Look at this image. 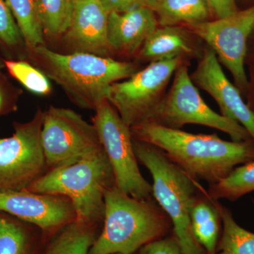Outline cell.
<instances>
[{"mask_svg":"<svg viewBox=\"0 0 254 254\" xmlns=\"http://www.w3.org/2000/svg\"><path fill=\"white\" fill-rule=\"evenodd\" d=\"M132 137L163 150L192 177L214 185L237 165L254 161V141H227L213 134H194L144 122L131 127Z\"/></svg>","mask_w":254,"mask_h":254,"instance_id":"1","label":"cell"},{"mask_svg":"<svg viewBox=\"0 0 254 254\" xmlns=\"http://www.w3.org/2000/svg\"><path fill=\"white\" fill-rule=\"evenodd\" d=\"M33 61L47 77L55 81L80 108L95 110L108 100L113 83L138 71L134 63L109 57L75 52L61 54L39 46L28 50Z\"/></svg>","mask_w":254,"mask_h":254,"instance_id":"2","label":"cell"},{"mask_svg":"<svg viewBox=\"0 0 254 254\" xmlns=\"http://www.w3.org/2000/svg\"><path fill=\"white\" fill-rule=\"evenodd\" d=\"M104 226L89 254H133L168 236L173 223L154 198L139 200L110 187L104 195Z\"/></svg>","mask_w":254,"mask_h":254,"instance_id":"3","label":"cell"},{"mask_svg":"<svg viewBox=\"0 0 254 254\" xmlns=\"http://www.w3.org/2000/svg\"><path fill=\"white\" fill-rule=\"evenodd\" d=\"M133 146L138 162L151 174L153 198L171 220L182 254H207L193 235L190 218L195 200L207 190L158 147L133 138Z\"/></svg>","mask_w":254,"mask_h":254,"instance_id":"4","label":"cell"},{"mask_svg":"<svg viewBox=\"0 0 254 254\" xmlns=\"http://www.w3.org/2000/svg\"><path fill=\"white\" fill-rule=\"evenodd\" d=\"M114 186L113 168L103 147L76 163L48 170L26 190L66 197L76 220L97 225L104 218L105 191Z\"/></svg>","mask_w":254,"mask_h":254,"instance_id":"5","label":"cell"},{"mask_svg":"<svg viewBox=\"0 0 254 254\" xmlns=\"http://www.w3.org/2000/svg\"><path fill=\"white\" fill-rule=\"evenodd\" d=\"M145 122L177 129L190 124L203 125L227 133L233 141L252 140L245 127L213 111L205 103L185 64L177 68L170 91L164 95Z\"/></svg>","mask_w":254,"mask_h":254,"instance_id":"6","label":"cell"},{"mask_svg":"<svg viewBox=\"0 0 254 254\" xmlns=\"http://www.w3.org/2000/svg\"><path fill=\"white\" fill-rule=\"evenodd\" d=\"M95 112L93 124L113 168L115 187L136 199L154 198L152 185L138 168L129 127L108 100L98 105Z\"/></svg>","mask_w":254,"mask_h":254,"instance_id":"7","label":"cell"},{"mask_svg":"<svg viewBox=\"0 0 254 254\" xmlns=\"http://www.w3.org/2000/svg\"><path fill=\"white\" fill-rule=\"evenodd\" d=\"M44 113L38 110L12 136L0 138V192L26 190L47 172L41 142Z\"/></svg>","mask_w":254,"mask_h":254,"instance_id":"8","label":"cell"},{"mask_svg":"<svg viewBox=\"0 0 254 254\" xmlns=\"http://www.w3.org/2000/svg\"><path fill=\"white\" fill-rule=\"evenodd\" d=\"M41 142L50 170L76 163L103 148L93 124L73 110L53 106L44 112Z\"/></svg>","mask_w":254,"mask_h":254,"instance_id":"9","label":"cell"},{"mask_svg":"<svg viewBox=\"0 0 254 254\" xmlns=\"http://www.w3.org/2000/svg\"><path fill=\"white\" fill-rule=\"evenodd\" d=\"M183 58L153 62L123 81L110 87L108 100L127 126L146 121L164 96V91Z\"/></svg>","mask_w":254,"mask_h":254,"instance_id":"10","label":"cell"},{"mask_svg":"<svg viewBox=\"0 0 254 254\" xmlns=\"http://www.w3.org/2000/svg\"><path fill=\"white\" fill-rule=\"evenodd\" d=\"M187 27L215 52L219 62L232 73L239 90L247 91L245 62L247 41L254 29V5L226 17Z\"/></svg>","mask_w":254,"mask_h":254,"instance_id":"11","label":"cell"},{"mask_svg":"<svg viewBox=\"0 0 254 254\" xmlns=\"http://www.w3.org/2000/svg\"><path fill=\"white\" fill-rule=\"evenodd\" d=\"M190 78L195 84L213 97L222 115L245 127L254 141V112L244 101L239 88L225 76L211 48H204L203 56Z\"/></svg>","mask_w":254,"mask_h":254,"instance_id":"12","label":"cell"},{"mask_svg":"<svg viewBox=\"0 0 254 254\" xmlns=\"http://www.w3.org/2000/svg\"><path fill=\"white\" fill-rule=\"evenodd\" d=\"M0 211L33 224L45 231L62 228L76 220L72 205L66 197L28 190L0 192Z\"/></svg>","mask_w":254,"mask_h":254,"instance_id":"13","label":"cell"},{"mask_svg":"<svg viewBox=\"0 0 254 254\" xmlns=\"http://www.w3.org/2000/svg\"><path fill=\"white\" fill-rule=\"evenodd\" d=\"M109 12L100 0H76L69 28L68 43L76 52L108 57L111 54L108 40Z\"/></svg>","mask_w":254,"mask_h":254,"instance_id":"14","label":"cell"},{"mask_svg":"<svg viewBox=\"0 0 254 254\" xmlns=\"http://www.w3.org/2000/svg\"><path fill=\"white\" fill-rule=\"evenodd\" d=\"M159 26L149 6L125 13H109L108 40L111 51L131 55L141 50L145 40Z\"/></svg>","mask_w":254,"mask_h":254,"instance_id":"15","label":"cell"},{"mask_svg":"<svg viewBox=\"0 0 254 254\" xmlns=\"http://www.w3.org/2000/svg\"><path fill=\"white\" fill-rule=\"evenodd\" d=\"M194 53L186 31L179 26H158L145 40L140 55L153 62L183 58Z\"/></svg>","mask_w":254,"mask_h":254,"instance_id":"16","label":"cell"},{"mask_svg":"<svg viewBox=\"0 0 254 254\" xmlns=\"http://www.w3.org/2000/svg\"><path fill=\"white\" fill-rule=\"evenodd\" d=\"M217 200L210 198L208 191L200 195L190 210L193 235L207 254H217L222 232V220Z\"/></svg>","mask_w":254,"mask_h":254,"instance_id":"17","label":"cell"},{"mask_svg":"<svg viewBox=\"0 0 254 254\" xmlns=\"http://www.w3.org/2000/svg\"><path fill=\"white\" fill-rule=\"evenodd\" d=\"M159 26H190L209 21L211 12L206 0H148Z\"/></svg>","mask_w":254,"mask_h":254,"instance_id":"18","label":"cell"},{"mask_svg":"<svg viewBox=\"0 0 254 254\" xmlns=\"http://www.w3.org/2000/svg\"><path fill=\"white\" fill-rule=\"evenodd\" d=\"M95 226L74 220L62 227L44 254H89L95 240Z\"/></svg>","mask_w":254,"mask_h":254,"instance_id":"19","label":"cell"},{"mask_svg":"<svg viewBox=\"0 0 254 254\" xmlns=\"http://www.w3.org/2000/svg\"><path fill=\"white\" fill-rule=\"evenodd\" d=\"M222 220V232L217 254H254V233L237 223L231 210L217 201Z\"/></svg>","mask_w":254,"mask_h":254,"instance_id":"20","label":"cell"},{"mask_svg":"<svg viewBox=\"0 0 254 254\" xmlns=\"http://www.w3.org/2000/svg\"><path fill=\"white\" fill-rule=\"evenodd\" d=\"M28 50L43 46L44 32L36 0H6Z\"/></svg>","mask_w":254,"mask_h":254,"instance_id":"21","label":"cell"},{"mask_svg":"<svg viewBox=\"0 0 254 254\" xmlns=\"http://www.w3.org/2000/svg\"><path fill=\"white\" fill-rule=\"evenodd\" d=\"M207 191L212 199H226L230 201H235L254 191V161L235 168L223 180L209 185Z\"/></svg>","mask_w":254,"mask_h":254,"instance_id":"22","label":"cell"},{"mask_svg":"<svg viewBox=\"0 0 254 254\" xmlns=\"http://www.w3.org/2000/svg\"><path fill=\"white\" fill-rule=\"evenodd\" d=\"M76 0H36L44 34L59 37L69 28Z\"/></svg>","mask_w":254,"mask_h":254,"instance_id":"23","label":"cell"},{"mask_svg":"<svg viewBox=\"0 0 254 254\" xmlns=\"http://www.w3.org/2000/svg\"><path fill=\"white\" fill-rule=\"evenodd\" d=\"M4 67L28 91L39 95L51 93L49 78L46 74L29 63L24 61L4 60Z\"/></svg>","mask_w":254,"mask_h":254,"instance_id":"24","label":"cell"},{"mask_svg":"<svg viewBox=\"0 0 254 254\" xmlns=\"http://www.w3.org/2000/svg\"><path fill=\"white\" fill-rule=\"evenodd\" d=\"M27 234L19 224L0 215V254H27Z\"/></svg>","mask_w":254,"mask_h":254,"instance_id":"25","label":"cell"},{"mask_svg":"<svg viewBox=\"0 0 254 254\" xmlns=\"http://www.w3.org/2000/svg\"><path fill=\"white\" fill-rule=\"evenodd\" d=\"M22 37L6 0H0V42L12 48L21 43Z\"/></svg>","mask_w":254,"mask_h":254,"instance_id":"26","label":"cell"},{"mask_svg":"<svg viewBox=\"0 0 254 254\" xmlns=\"http://www.w3.org/2000/svg\"><path fill=\"white\" fill-rule=\"evenodd\" d=\"M138 254H182L173 232L168 236L153 241L142 247Z\"/></svg>","mask_w":254,"mask_h":254,"instance_id":"27","label":"cell"},{"mask_svg":"<svg viewBox=\"0 0 254 254\" xmlns=\"http://www.w3.org/2000/svg\"><path fill=\"white\" fill-rule=\"evenodd\" d=\"M109 13H125L131 10L148 6V0H100Z\"/></svg>","mask_w":254,"mask_h":254,"instance_id":"28","label":"cell"},{"mask_svg":"<svg viewBox=\"0 0 254 254\" xmlns=\"http://www.w3.org/2000/svg\"><path fill=\"white\" fill-rule=\"evenodd\" d=\"M211 14L221 18L235 14L238 9L235 0H206Z\"/></svg>","mask_w":254,"mask_h":254,"instance_id":"29","label":"cell"},{"mask_svg":"<svg viewBox=\"0 0 254 254\" xmlns=\"http://www.w3.org/2000/svg\"><path fill=\"white\" fill-rule=\"evenodd\" d=\"M4 67V61H2V60H0V71H1V69H2V68Z\"/></svg>","mask_w":254,"mask_h":254,"instance_id":"30","label":"cell"},{"mask_svg":"<svg viewBox=\"0 0 254 254\" xmlns=\"http://www.w3.org/2000/svg\"><path fill=\"white\" fill-rule=\"evenodd\" d=\"M3 98L2 94H1V91H0V109H1V105H2Z\"/></svg>","mask_w":254,"mask_h":254,"instance_id":"31","label":"cell"},{"mask_svg":"<svg viewBox=\"0 0 254 254\" xmlns=\"http://www.w3.org/2000/svg\"></svg>","mask_w":254,"mask_h":254,"instance_id":"32","label":"cell"}]
</instances>
